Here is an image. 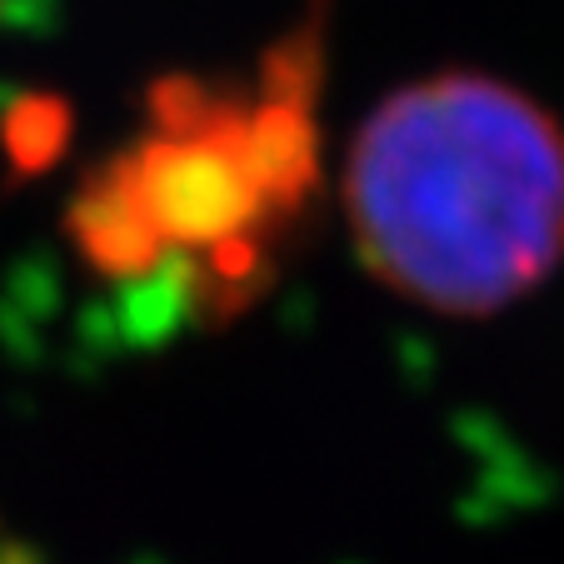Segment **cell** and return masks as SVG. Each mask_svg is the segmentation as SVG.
I'll list each match as a JSON object with an SVG mask.
<instances>
[{
    "instance_id": "cell-2",
    "label": "cell",
    "mask_w": 564,
    "mask_h": 564,
    "mask_svg": "<svg viewBox=\"0 0 564 564\" xmlns=\"http://www.w3.org/2000/svg\"><path fill=\"white\" fill-rule=\"evenodd\" d=\"M310 55L295 41L260 90H165L155 126L80 200V246L120 275L240 295L310 181Z\"/></svg>"
},
{
    "instance_id": "cell-1",
    "label": "cell",
    "mask_w": 564,
    "mask_h": 564,
    "mask_svg": "<svg viewBox=\"0 0 564 564\" xmlns=\"http://www.w3.org/2000/svg\"><path fill=\"white\" fill-rule=\"evenodd\" d=\"M345 205L390 290L490 315L564 260V130L490 75H430L365 120Z\"/></svg>"
}]
</instances>
